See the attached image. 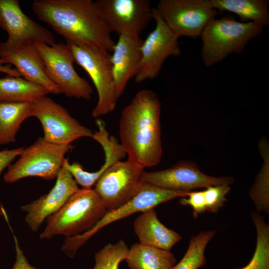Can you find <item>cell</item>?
Wrapping results in <instances>:
<instances>
[{
	"instance_id": "obj_1",
	"label": "cell",
	"mask_w": 269,
	"mask_h": 269,
	"mask_svg": "<svg viewBox=\"0 0 269 269\" xmlns=\"http://www.w3.org/2000/svg\"><path fill=\"white\" fill-rule=\"evenodd\" d=\"M161 105L155 92L143 89L134 95L121 114V144L128 160L144 169L157 165L161 158Z\"/></svg>"
},
{
	"instance_id": "obj_2",
	"label": "cell",
	"mask_w": 269,
	"mask_h": 269,
	"mask_svg": "<svg viewBox=\"0 0 269 269\" xmlns=\"http://www.w3.org/2000/svg\"><path fill=\"white\" fill-rule=\"evenodd\" d=\"M33 11L66 40L112 52L115 42L92 0H35Z\"/></svg>"
},
{
	"instance_id": "obj_3",
	"label": "cell",
	"mask_w": 269,
	"mask_h": 269,
	"mask_svg": "<svg viewBox=\"0 0 269 269\" xmlns=\"http://www.w3.org/2000/svg\"><path fill=\"white\" fill-rule=\"evenodd\" d=\"M107 212L94 189L79 188L57 212L47 218L40 239L49 240L60 235L68 238L83 233Z\"/></svg>"
},
{
	"instance_id": "obj_4",
	"label": "cell",
	"mask_w": 269,
	"mask_h": 269,
	"mask_svg": "<svg viewBox=\"0 0 269 269\" xmlns=\"http://www.w3.org/2000/svg\"><path fill=\"white\" fill-rule=\"evenodd\" d=\"M263 28L255 22L237 21L230 15L213 18L200 35L203 63L207 67L212 66L230 54L241 53L248 42L259 35Z\"/></svg>"
},
{
	"instance_id": "obj_5",
	"label": "cell",
	"mask_w": 269,
	"mask_h": 269,
	"mask_svg": "<svg viewBox=\"0 0 269 269\" xmlns=\"http://www.w3.org/2000/svg\"><path fill=\"white\" fill-rule=\"evenodd\" d=\"M75 62L91 78L97 90L98 100L92 111L95 118L113 111L119 99L117 96L110 52L101 47L66 40Z\"/></svg>"
},
{
	"instance_id": "obj_6",
	"label": "cell",
	"mask_w": 269,
	"mask_h": 269,
	"mask_svg": "<svg viewBox=\"0 0 269 269\" xmlns=\"http://www.w3.org/2000/svg\"><path fill=\"white\" fill-rule=\"evenodd\" d=\"M188 193V192L165 189L144 182L138 192L131 200L117 208L107 211L90 230L75 236L65 238L61 251L72 258L90 238L105 226L136 212L153 209L158 205L174 198L185 197Z\"/></svg>"
},
{
	"instance_id": "obj_7",
	"label": "cell",
	"mask_w": 269,
	"mask_h": 269,
	"mask_svg": "<svg viewBox=\"0 0 269 269\" xmlns=\"http://www.w3.org/2000/svg\"><path fill=\"white\" fill-rule=\"evenodd\" d=\"M72 148L70 144H56L39 137L33 144L24 148L17 160L8 166L3 180L6 183H13L29 176L47 180L55 179L65 154Z\"/></svg>"
},
{
	"instance_id": "obj_8",
	"label": "cell",
	"mask_w": 269,
	"mask_h": 269,
	"mask_svg": "<svg viewBox=\"0 0 269 269\" xmlns=\"http://www.w3.org/2000/svg\"><path fill=\"white\" fill-rule=\"evenodd\" d=\"M33 44L43 60L47 77L59 86L62 94L69 98L91 99L93 88L75 70L74 57L66 42L52 45L40 42Z\"/></svg>"
},
{
	"instance_id": "obj_9",
	"label": "cell",
	"mask_w": 269,
	"mask_h": 269,
	"mask_svg": "<svg viewBox=\"0 0 269 269\" xmlns=\"http://www.w3.org/2000/svg\"><path fill=\"white\" fill-rule=\"evenodd\" d=\"M144 169L129 161H119L100 177L95 191L107 211L117 208L131 200L144 181Z\"/></svg>"
},
{
	"instance_id": "obj_10",
	"label": "cell",
	"mask_w": 269,
	"mask_h": 269,
	"mask_svg": "<svg viewBox=\"0 0 269 269\" xmlns=\"http://www.w3.org/2000/svg\"><path fill=\"white\" fill-rule=\"evenodd\" d=\"M155 8L178 38L200 36L218 13L209 0H160Z\"/></svg>"
},
{
	"instance_id": "obj_11",
	"label": "cell",
	"mask_w": 269,
	"mask_h": 269,
	"mask_svg": "<svg viewBox=\"0 0 269 269\" xmlns=\"http://www.w3.org/2000/svg\"><path fill=\"white\" fill-rule=\"evenodd\" d=\"M33 117L40 122L43 138L58 145H70L81 137H91L93 131L82 125L67 110L47 96L33 102Z\"/></svg>"
},
{
	"instance_id": "obj_12",
	"label": "cell",
	"mask_w": 269,
	"mask_h": 269,
	"mask_svg": "<svg viewBox=\"0 0 269 269\" xmlns=\"http://www.w3.org/2000/svg\"><path fill=\"white\" fill-rule=\"evenodd\" d=\"M153 19L155 21V28L141 45L140 63L134 78L137 83L156 78L168 57L178 56L181 54L178 38L170 30L155 8Z\"/></svg>"
},
{
	"instance_id": "obj_13",
	"label": "cell",
	"mask_w": 269,
	"mask_h": 269,
	"mask_svg": "<svg viewBox=\"0 0 269 269\" xmlns=\"http://www.w3.org/2000/svg\"><path fill=\"white\" fill-rule=\"evenodd\" d=\"M95 2L108 29L118 36H140L153 19L150 0H97Z\"/></svg>"
},
{
	"instance_id": "obj_14",
	"label": "cell",
	"mask_w": 269,
	"mask_h": 269,
	"mask_svg": "<svg viewBox=\"0 0 269 269\" xmlns=\"http://www.w3.org/2000/svg\"><path fill=\"white\" fill-rule=\"evenodd\" d=\"M143 179L144 182L158 187L180 192H190L192 189L211 185H230L234 182L231 177H215L206 175L191 161H180L162 170L145 171Z\"/></svg>"
},
{
	"instance_id": "obj_15",
	"label": "cell",
	"mask_w": 269,
	"mask_h": 269,
	"mask_svg": "<svg viewBox=\"0 0 269 269\" xmlns=\"http://www.w3.org/2000/svg\"><path fill=\"white\" fill-rule=\"evenodd\" d=\"M56 178L55 185L48 193L20 207L26 213L25 222L32 232H37L44 221L79 189L71 174L62 166Z\"/></svg>"
},
{
	"instance_id": "obj_16",
	"label": "cell",
	"mask_w": 269,
	"mask_h": 269,
	"mask_svg": "<svg viewBox=\"0 0 269 269\" xmlns=\"http://www.w3.org/2000/svg\"><path fill=\"white\" fill-rule=\"evenodd\" d=\"M0 27L8 34L11 43H55L53 33L27 16L17 0H0Z\"/></svg>"
},
{
	"instance_id": "obj_17",
	"label": "cell",
	"mask_w": 269,
	"mask_h": 269,
	"mask_svg": "<svg viewBox=\"0 0 269 269\" xmlns=\"http://www.w3.org/2000/svg\"><path fill=\"white\" fill-rule=\"evenodd\" d=\"M0 58L5 64L14 65L24 79L44 87L49 93L62 94L59 86L47 77L43 60L33 43L1 42Z\"/></svg>"
},
{
	"instance_id": "obj_18",
	"label": "cell",
	"mask_w": 269,
	"mask_h": 269,
	"mask_svg": "<svg viewBox=\"0 0 269 269\" xmlns=\"http://www.w3.org/2000/svg\"><path fill=\"white\" fill-rule=\"evenodd\" d=\"M142 42L140 36L125 33L119 35L115 43L110 59L118 99L123 94L129 81L137 73Z\"/></svg>"
},
{
	"instance_id": "obj_19",
	"label": "cell",
	"mask_w": 269,
	"mask_h": 269,
	"mask_svg": "<svg viewBox=\"0 0 269 269\" xmlns=\"http://www.w3.org/2000/svg\"><path fill=\"white\" fill-rule=\"evenodd\" d=\"M134 228L139 243L164 250L170 251L182 238L159 221L153 209L142 212L135 220Z\"/></svg>"
},
{
	"instance_id": "obj_20",
	"label": "cell",
	"mask_w": 269,
	"mask_h": 269,
	"mask_svg": "<svg viewBox=\"0 0 269 269\" xmlns=\"http://www.w3.org/2000/svg\"><path fill=\"white\" fill-rule=\"evenodd\" d=\"M125 260L131 269H171L176 262L170 251L139 243L131 246Z\"/></svg>"
},
{
	"instance_id": "obj_21",
	"label": "cell",
	"mask_w": 269,
	"mask_h": 269,
	"mask_svg": "<svg viewBox=\"0 0 269 269\" xmlns=\"http://www.w3.org/2000/svg\"><path fill=\"white\" fill-rule=\"evenodd\" d=\"M213 8L238 15L241 22L251 21L263 26L269 24L268 0H209Z\"/></svg>"
},
{
	"instance_id": "obj_22",
	"label": "cell",
	"mask_w": 269,
	"mask_h": 269,
	"mask_svg": "<svg viewBox=\"0 0 269 269\" xmlns=\"http://www.w3.org/2000/svg\"><path fill=\"white\" fill-rule=\"evenodd\" d=\"M33 112V102H0V145L15 142L21 124Z\"/></svg>"
},
{
	"instance_id": "obj_23",
	"label": "cell",
	"mask_w": 269,
	"mask_h": 269,
	"mask_svg": "<svg viewBox=\"0 0 269 269\" xmlns=\"http://www.w3.org/2000/svg\"><path fill=\"white\" fill-rule=\"evenodd\" d=\"M48 94L44 87L21 76L0 78V102H34Z\"/></svg>"
},
{
	"instance_id": "obj_24",
	"label": "cell",
	"mask_w": 269,
	"mask_h": 269,
	"mask_svg": "<svg viewBox=\"0 0 269 269\" xmlns=\"http://www.w3.org/2000/svg\"><path fill=\"white\" fill-rule=\"evenodd\" d=\"M251 217L257 231L256 249L248 264L239 269H269V224L257 212H253Z\"/></svg>"
},
{
	"instance_id": "obj_25",
	"label": "cell",
	"mask_w": 269,
	"mask_h": 269,
	"mask_svg": "<svg viewBox=\"0 0 269 269\" xmlns=\"http://www.w3.org/2000/svg\"><path fill=\"white\" fill-rule=\"evenodd\" d=\"M216 232V230L202 231L193 236L185 255L171 269H198L204 266L207 262L204 255L206 247Z\"/></svg>"
},
{
	"instance_id": "obj_26",
	"label": "cell",
	"mask_w": 269,
	"mask_h": 269,
	"mask_svg": "<svg viewBox=\"0 0 269 269\" xmlns=\"http://www.w3.org/2000/svg\"><path fill=\"white\" fill-rule=\"evenodd\" d=\"M129 250L122 240L115 244L109 243L95 254L93 269H119L120 263L126 260Z\"/></svg>"
},
{
	"instance_id": "obj_27",
	"label": "cell",
	"mask_w": 269,
	"mask_h": 269,
	"mask_svg": "<svg viewBox=\"0 0 269 269\" xmlns=\"http://www.w3.org/2000/svg\"><path fill=\"white\" fill-rule=\"evenodd\" d=\"M257 212L268 214L269 212V170H262L250 192Z\"/></svg>"
},
{
	"instance_id": "obj_28",
	"label": "cell",
	"mask_w": 269,
	"mask_h": 269,
	"mask_svg": "<svg viewBox=\"0 0 269 269\" xmlns=\"http://www.w3.org/2000/svg\"><path fill=\"white\" fill-rule=\"evenodd\" d=\"M231 189L230 185H211L203 190L206 211L215 213L223 207L227 201L226 196Z\"/></svg>"
},
{
	"instance_id": "obj_29",
	"label": "cell",
	"mask_w": 269,
	"mask_h": 269,
	"mask_svg": "<svg viewBox=\"0 0 269 269\" xmlns=\"http://www.w3.org/2000/svg\"><path fill=\"white\" fill-rule=\"evenodd\" d=\"M179 202L182 205H189L192 208L195 218L206 211L203 191H190L187 196L181 197Z\"/></svg>"
},
{
	"instance_id": "obj_30",
	"label": "cell",
	"mask_w": 269,
	"mask_h": 269,
	"mask_svg": "<svg viewBox=\"0 0 269 269\" xmlns=\"http://www.w3.org/2000/svg\"><path fill=\"white\" fill-rule=\"evenodd\" d=\"M24 148V147H20L11 149H5L0 151V175L6 167H8L12 162L20 155ZM0 217H3L8 223L7 213L0 203Z\"/></svg>"
},
{
	"instance_id": "obj_31",
	"label": "cell",
	"mask_w": 269,
	"mask_h": 269,
	"mask_svg": "<svg viewBox=\"0 0 269 269\" xmlns=\"http://www.w3.org/2000/svg\"><path fill=\"white\" fill-rule=\"evenodd\" d=\"M14 240L16 252V260L12 269H38L28 263L23 251L19 247L18 240L14 236Z\"/></svg>"
},
{
	"instance_id": "obj_32",
	"label": "cell",
	"mask_w": 269,
	"mask_h": 269,
	"mask_svg": "<svg viewBox=\"0 0 269 269\" xmlns=\"http://www.w3.org/2000/svg\"><path fill=\"white\" fill-rule=\"evenodd\" d=\"M5 64L4 61L0 58V72L7 74L8 75L22 77L18 71L15 68H12L10 64Z\"/></svg>"
}]
</instances>
